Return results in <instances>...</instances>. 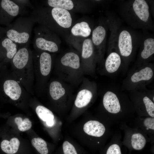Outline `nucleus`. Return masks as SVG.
I'll return each instance as SVG.
<instances>
[{
  "instance_id": "nucleus-29",
  "label": "nucleus",
  "mask_w": 154,
  "mask_h": 154,
  "mask_svg": "<svg viewBox=\"0 0 154 154\" xmlns=\"http://www.w3.org/2000/svg\"><path fill=\"white\" fill-rule=\"evenodd\" d=\"M143 101L148 116L154 117V102L147 96L143 98Z\"/></svg>"
},
{
  "instance_id": "nucleus-18",
  "label": "nucleus",
  "mask_w": 154,
  "mask_h": 154,
  "mask_svg": "<svg viewBox=\"0 0 154 154\" xmlns=\"http://www.w3.org/2000/svg\"><path fill=\"white\" fill-rule=\"evenodd\" d=\"M121 63V59L119 55L115 52H113L107 57L105 66L107 71L112 73L118 70Z\"/></svg>"
},
{
  "instance_id": "nucleus-25",
  "label": "nucleus",
  "mask_w": 154,
  "mask_h": 154,
  "mask_svg": "<svg viewBox=\"0 0 154 154\" xmlns=\"http://www.w3.org/2000/svg\"><path fill=\"white\" fill-rule=\"evenodd\" d=\"M106 35V31L101 26H99L93 31L92 41L93 43L96 46L99 45L102 42Z\"/></svg>"
},
{
  "instance_id": "nucleus-17",
  "label": "nucleus",
  "mask_w": 154,
  "mask_h": 154,
  "mask_svg": "<svg viewBox=\"0 0 154 154\" xmlns=\"http://www.w3.org/2000/svg\"><path fill=\"white\" fill-rule=\"evenodd\" d=\"M1 45L5 50V57L8 60L11 61L17 51L18 45L7 37L3 39Z\"/></svg>"
},
{
  "instance_id": "nucleus-6",
  "label": "nucleus",
  "mask_w": 154,
  "mask_h": 154,
  "mask_svg": "<svg viewBox=\"0 0 154 154\" xmlns=\"http://www.w3.org/2000/svg\"><path fill=\"white\" fill-rule=\"evenodd\" d=\"M35 78L34 89L38 86L41 77L48 75L51 70L52 59L48 53L41 50L32 51Z\"/></svg>"
},
{
  "instance_id": "nucleus-2",
  "label": "nucleus",
  "mask_w": 154,
  "mask_h": 154,
  "mask_svg": "<svg viewBox=\"0 0 154 154\" xmlns=\"http://www.w3.org/2000/svg\"><path fill=\"white\" fill-rule=\"evenodd\" d=\"M29 44L19 48L11 59V74L29 94H33L35 78L33 53Z\"/></svg>"
},
{
  "instance_id": "nucleus-30",
  "label": "nucleus",
  "mask_w": 154,
  "mask_h": 154,
  "mask_svg": "<svg viewBox=\"0 0 154 154\" xmlns=\"http://www.w3.org/2000/svg\"><path fill=\"white\" fill-rule=\"evenodd\" d=\"M17 5H20L21 7L25 8V6H28L31 7H33V6L31 5L30 1L29 0H13Z\"/></svg>"
},
{
  "instance_id": "nucleus-4",
  "label": "nucleus",
  "mask_w": 154,
  "mask_h": 154,
  "mask_svg": "<svg viewBox=\"0 0 154 154\" xmlns=\"http://www.w3.org/2000/svg\"><path fill=\"white\" fill-rule=\"evenodd\" d=\"M31 17H20L9 27L7 37L16 43L19 48L29 44L32 31L35 23Z\"/></svg>"
},
{
  "instance_id": "nucleus-8",
  "label": "nucleus",
  "mask_w": 154,
  "mask_h": 154,
  "mask_svg": "<svg viewBox=\"0 0 154 154\" xmlns=\"http://www.w3.org/2000/svg\"><path fill=\"white\" fill-rule=\"evenodd\" d=\"M35 111L37 116L47 128L53 129L58 135L61 134L63 120L61 118L56 117L52 111L42 105L37 106Z\"/></svg>"
},
{
  "instance_id": "nucleus-10",
  "label": "nucleus",
  "mask_w": 154,
  "mask_h": 154,
  "mask_svg": "<svg viewBox=\"0 0 154 154\" xmlns=\"http://www.w3.org/2000/svg\"><path fill=\"white\" fill-rule=\"evenodd\" d=\"M56 154H87L83 147L72 137L66 135Z\"/></svg>"
},
{
  "instance_id": "nucleus-22",
  "label": "nucleus",
  "mask_w": 154,
  "mask_h": 154,
  "mask_svg": "<svg viewBox=\"0 0 154 154\" xmlns=\"http://www.w3.org/2000/svg\"><path fill=\"white\" fill-rule=\"evenodd\" d=\"M33 147L39 154H50L52 151L47 142L40 137L35 138L31 140Z\"/></svg>"
},
{
  "instance_id": "nucleus-12",
  "label": "nucleus",
  "mask_w": 154,
  "mask_h": 154,
  "mask_svg": "<svg viewBox=\"0 0 154 154\" xmlns=\"http://www.w3.org/2000/svg\"><path fill=\"white\" fill-rule=\"evenodd\" d=\"M131 122L133 127L137 128L143 132L148 137L150 141L154 140V117H135Z\"/></svg>"
},
{
  "instance_id": "nucleus-9",
  "label": "nucleus",
  "mask_w": 154,
  "mask_h": 154,
  "mask_svg": "<svg viewBox=\"0 0 154 154\" xmlns=\"http://www.w3.org/2000/svg\"><path fill=\"white\" fill-rule=\"evenodd\" d=\"M3 88L6 95L13 101L18 100L23 96L29 94L22 84L11 74V78L4 82Z\"/></svg>"
},
{
  "instance_id": "nucleus-11",
  "label": "nucleus",
  "mask_w": 154,
  "mask_h": 154,
  "mask_svg": "<svg viewBox=\"0 0 154 154\" xmlns=\"http://www.w3.org/2000/svg\"><path fill=\"white\" fill-rule=\"evenodd\" d=\"M0 5L5 14V23L11 25L10 22L16 17L22 13L24 8L19 5L13 0H2Z\"/></svg>"
},
{
  "instance_id": "nucleus-13",
  "label": "nucleus",
  "mask_w": 154,
  "mask_h": 154,
  "mask_svg": "<svg viewBox=\"0 0 154 154\" xmlns=\"http://www.w3.org/2000/svg\"><path fill=\"white\" fill-rule=\"evenodd\" d=\"M118 45L121 55L127 57L130 55L132 50V39L130 33L126 30H123L120 33Z\"/></svg>"
},
{
  "instance_id": "nucleus-16",
  "label": "nucleus",
  "mask_w": 154,
  "mask_h": 154,
  "mask_svg": "<svg viewBox=\"0 0 154 154\" xmlns=\"http://www.w3.org/2000/svg\"><path fill=\"white\" fill-rule=\"evenodd\" d=\"M20 142L17 138L13 137L10 141L4 139L1 142L0 147L1 150L7 154H15L18 151Z\"/></svg>"
},
{
  "instance_id": "nucleus-26",
  "label": "nucleus",
  "mask_w": 154,
  "mask_h": 154,
  "mask_svg": "<svg viewBox=\"0 0 154 154\" xmlns=\"http://www.w3.org/2000/svg\"><path fill=\"white\" fill-rule=\"evenodd\" d=\"M144 48L141 53V56L143 59H147L154 53V39L149 38L144 42Z\"/></svg>"
},
{
  "instance_id": "nucleus-20",
  "label": "nucleus",
  "mask_w": 154,
  "mask_h": 154,
  "mask_svg": "<svg viewBox=\"0 0 154 154\" xmlns=\"http://www.w3.org/2000/svg\"><path fill=\"white\" fill-rule=\"evenodd\" d=\"M61 62L63 65L74 69H78L80 66V60L79 56L73 52L66 53L61 58Z\"/></svg>"
},
{
  "instance_id": "nucleus-3",
  "label": "nucleus",
  "mask_w": 154,
  "mask_h": 154,
  "mask_svg": "<svg viewBox=\"0 0 154 154\" xmlns=\"http://www.w3.org/2000/svg\"><path fill=\"white\" fill-rule=\"evenodd\" d=\"M31 17L36 22L55 31H57L58 26L68 28L71 26L72 23V19L68 11L58 8H33Z\"/></svg>"
},
{
  "instance_id": "nucleus-15",
  "label": "nucleus",
  "mask_w": 154,
  "mask_h": 154,
  "mask_svg": "<svg viewBox=\"0 0 154 154\" xmlns=\"http://www.w3.org/2000/svg\"><path fill=\"white\" fill-rule=\"evenodd\" d=\"M92 94L89 90L83 89L78 93L74 102L75 107L77 109H82L86 107L90 103Z\"/></svg>"
},
{
  "instance_id": "nucleus-14",
  "label": "nucleus",
  "mask_w": 154,
  "mask_h": 154,
  "mask_svg": "<svg viewBox=\"0 0 154 154\" xmlns=\"http://www.w3.org/2000/svg\"><path fill=\"white\" fill-rule=\"evenodd\" d=\"M133 11L136 16L141 21L146 22L149 16V7L144 0H135L133 4Z\"/></svg>"
},
{
  "instance_id": "nucleus-28",
  "label": "nucleus",
  "mask_w": 154,
  "mask_h": 154,
  "mask_svg": "<svg viewBox=\"0 0 154 154\" xmlns=\"http://www.w3.org/2000/svg\"><path fill=\"white\" fill-rule=\"evenodd\" d=\"M15 121L17 124L18 129L22 131L29 130L31 127L32 123L28 118H25L23 120L20 117H16Z\"/></svg>"
},
{
  "instance_id": "nucleus-1",
  "label": "nucleus",
  "mask_w": 154,
  "mask_h": 154,
  "mask_svg": "<svg viewBox=\"0 0 154 154\" xmlns=\"http://www.w3.org/2000/svg\"><path fill=\"white\" fill-rule=\"evenodd\" d=\"M69 127L70 136L82 147L100 149L111 137L114 132L96 116L81 118Z\"/></svg>"
},
{
  "instance_id": "nucleus-21",
  "label": "nucleus",
  "mask_w": 154,
  "mask_h": 154,
  "mask_svg": "<svg viewBox=\"0 0 154 154\" xmlns=\"http://www.w3.org/2000/svg\"><path fill=\"white\" fill-rule=\"evenodd\" d=\"M49 92L52 99L57 101L64 95L65 90L60 83L58 81H54L50 85Z\"/></svg>"
},
{
  "instance_id": "nucleus-23",
  "label": "nucleus",
  "mask_w": 154,
  "mask_h": 154,
  "mask_svg": "<svg viewBox=\"0 0 154 154\" xmlns=\"http://www.w3.org/2000/svg\"><path fill=\"white\" fill-rule=\"evenodd\" d=\"M153 74L152 69L149 67H146L134 73L131 78V80L134 83L142 80H148L151 78Z\"/></svg>"
},
{
  "instance_id": "nucleus-24",
  "label": "nucleus",
  "mask_w": 154,
  "mask_h": 154,
  "mask_svg": "<svg viewBox=\"0 0 154 154\" xmlns=\"http://www.w3.org/2000/svg\"><path fill=\"white\" fill-rule=\"evenodd\" d=\"M46 3L50 7L61 8L67 10L72 9L74 5L71 0H48Z\"/></svg>"
},
{
  "instance_id": "nucleus-19",
  "label": "nucleus",
  "mask_w": 154,
  "mask_h": 154,
  "mask_svg": "<svg viewBox=\"0 0 154 154\" xmlns=\"http://www.w3.org/2000/svg\"><path fill=\"white\" fill-rule=\"evenodd\" d=\"M91 30L88 24L82 21L75 25L71 29L72 34L74 36H80L86 37L90 34Z\"/></svg>"
},
{
  "instance_id": "nucleus-7",
  "label": "nucleus",
  "mask_w": 154,
  "mask_h": 154,
  "mask_svg": "<svg viewBox=\"0 0 154 154\" xmlns=\"http://www.w3.org/2000/svg\"><path fill=\"white\" fill-rule=\"evenodd\" d=\"M119 127L124 132L123 143L134 150L142 149L147 142L150 141L148 136L139 128L130 126L126 123L120 125Z\"/></svg>"
},
{
  "instance_id": "nucleus-5",
  "label": "nucleus",
  "mask_w": 154,
  "mask_h": 154,
  "mask_svg": "<svg viewBox=\"0 0 154 154\" xmlns=\"http://www.w3.org/2000/svg\"><path fill=\"white\" fill-rule=\"evenodd\" d=\"M51 31L42 25L35 28L33 42L35 50L53 52L58 50L56 36Z\"/></svg>"
},
{
  "instance_id": "nucleus-27",
  "label": "nucleus",
  "mask_w": 154,
  "mask_h": 154,
  "mask_svg": "<svg viewBox=\"0 0 154 154\" xmlns=\"http://www.w3.org/2000/svg\"><path fill=\"white\" fill-rule=\"evenodd\" d=\"M90 38L85 39L83 43L82 56L84 58H87L92 55L93 51V45Z\"/></svg>"
}]
</instances>
